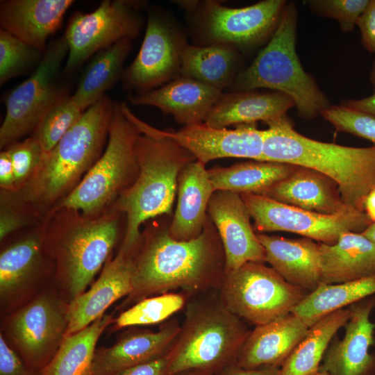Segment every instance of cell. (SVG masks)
I'll return each instance as SVG.
<instances>
[{
  "instance_id": "52",
  "label": "cell",
  "mask_w": 375,
  "mask_h": 375,
  "mask_svg": "<svg viewBox=\"0 0 375 375\" xmlns=\"http://www.w3.org/2000/svg\"><path fill=\"white\" fill-rule=\"evenodd\" d=\"M369 81L372 85L373 92H375V59L373 62V65L369 74Z\"/></svg>"
},
{
  "instance_id": "19",
  "label": "cell",
  "mask_w": 375,
  "mask_h": 375,
  "mask_svg": "<svg viewBox=\"0 0 375 375\" xmlns=\"http://www.w3.org/2000/svg\"><path fill=\"white\" fill-rule=\"evenodd\" d=\"M139 247L120 245L117 254L105 263L97 280L68 304L65 337L87 327L104 315L115 302L131 293L134 260Z\"/></svg>"
},
{
  "instance_id": "21",
  "label": "cell",
  "mask_w": 375,
  "mask_h": 375,
  "mask_svg": "<svg viewBox=\"0 0 375 375\" xmlns=\"http://www.w3.org/2000/svg\"><path fill=\"white\" fill-rule=\"evenodd\" d=\"M180 328L177 319L173 318L157 331L135 329L126 332L112 346L97 349L91 375H111L165 356Z\"/></svg>"
},
{
  "instance_id": "32",
  "label": "cell",
  "mask_w": 375,
  "mask_h": 375,
  "mask_svg": "<svg viewBox=\"0 0 375 375\" xmlns=\"http://www.w3.org/2000/svg\"><path fill=\"white\" fill-rule=\"evenodd\" d=\"M132 40L124 38L92 56L72 95L83 111L106 96V92L121 79Z\"/></svg>"
},
{
  "instance_id": "31",
  "label": "cell",
  "mask_w": 375,
  "mask_h": 375,
  "mask_svg": "<svg viewBox=\"0 0 375 375\" xmlns=\"http://www.w3.org/2000/svg\"><path fill=\"white\" fill-rule=\"evenodd\" d=\"M297 167L283 162L253 160L227 167H212L208 169V173L215 191L265 195Z\"/></svg>"
},
{
  "instance_id": "53",
  "label": "cell",
  "mask_w": 375,
  "mask_h": 375,
  "mask_svg": "<svg viewBox=\"0 0 375 375\" xmlns=\"http://www.w3.org/2000/svg\"><path fill=\"white\" fill-rule=\"evenodd\" d=\"M309 375H330L328 372L324 371L318 370L317 372Z\"/></svg>"
},
{
  "instance_id": "46",
  "label": "cell",
  "mask_w": 375,
  "mask_h": 375,
  "mask_svg": "<svg viewBox=\"0 0 375 375\" xmlns=\"http://www.w3.org/2000/svg\"><path fill=\"white\" fill-rule=\"evenodd\" d=\"M0 189L17 191L12 164L6 150L0 153Z\"/></svg>"
},
{
  "instance_id": "15",
  "label": "cell",
  "mask_w": 375,
  "mask_h": 375,
  "mask_svg": "<svg viewBox=\"0 0 375 375\" xmlns=\"http://www.w3.org/2000/svg\"><path fill=\"white\" fill-rule=\"evenodd\" d=\"M188 33L164 8L149 9L144 39L134 60L124 69L123 87L141 93L158 88L180 76L181 54Z\"/></svg>"
},
{
  "instance_id": "4",
  "label": "cell",
  "mask_w": 375,
  "mask_h": 375,
  "mask_svg": "<svg viewBox=\"0 0 375 375\" xmlns=\"http://www.w3.org/2000/svg\"><path fill=\"white\" fill-rule=\"evenodd\" d=\"M115 103L108 96L91 106L50 151L18 192L43 217L68 196L102 155Z\"/></svg>"
},
{
  "instance_id": "1",
  "label": "cell",
  "mask_w": 375,
  "mask_h": 375,
  "mask_svg": "<svg viewBox=\"0 0 375 375\" xmlns=\"http://www.w3.org/2000/svg\"><path fill=\"white\" fill-rule=\"evenodd\" d=\"M168 226L149 221L141 232L132 290L121 303L122 311L144 298L178 289L190 297L220 288L226 274L225 256L210 217L202 233L190 240L172 238Z\"/></svg>"
},
{
  "instance_id": "5",
  "label": "cell",
  "mask_w": 375,
  "mask_h": 375,
  "mask_svg": "<svg viewBox=\"0 0 375 375\" xmlns=\"http://www.w3.org/2000/svg\"><path fill=\"white\" fill-rule=\"evenodd\" d=\"M266 124L263 161L316 170L336 183L346 206L365 211V198L375 187V145L348 147L309 138L295 130L287 115Z\"/></svg>"
},
{
  "instance_id": "16",
  "label": "cell",
  "mask_w": 375,
  "mask_h": 375,
  "mask_svg": "<svg viewBox=\"0 0 375 375\" xmlns=\"http://www.w3.org/2000/svg\"><path fill=\"white\" fill-rule=\"evenodd\" d=\"M260 233L285 231L320 243L332 244L347 232H363L372 222L365 211L347 207L325 215L287 205L264 195L241 194Z\"/></svg>"
},
{
  "instance_id": "51",
  "label": "cell",
  "mask_w": 375,
  "mask_h": 375,
  "mask_svg": "<svg viewBox=\"0 0 375 375\" xmlns=\"http://www.w3.org/2000/svg\"><path fill=\"white\" fill-rule=\"evenodd\" d=\"M171 375H215L210 372L201 370H185Z\"/></svg>"
},
{
  "instance_id": "35",
  "label": "cell",
  "mask_w": 375,
  "mask_h": 375,
  "mask_svg": "<svg viewBox=\"0 0 375 375\" xmlns=\"http://www.w3.org/2000/svg\"><path fill=\"white\" fill-rule=\"evenodd\" d=\"M350 308L336 310L312 325L280 368V375H309L317 372L328 344L336 332L345 326Z\"/></svg>"
},
{
  "instance_id": "44",
  "label": "cell",
  "mask_w": 375,
  "mask_h": 375,
  "mask_svg": "<svg viewBox=\"0 0 375 375\" xmlns=\"http://www.w3.org/2000/svg\"><path fill=\"white\" fill-rule=\"evenodd\" d=\"M357 26L360 30L363 47L370 53H375V0L369 1Z\"/></svg>"
},
{
  "instance_id": "13",
  "label": "cell",
  "mask_w": 375,
  "mask_h": 375,
  "mask_svg": "<svg viewBox=\"0 0 375 375\" xmlns=\"http://www.w3.org/2000/svg\"><path fill=\"white\" fill-rule=\"evenodd\" d=\"M44 235L45 219L1 242V315L25 304L53 283L55 265L46 249Z\"/></svg>"
},
{
  "instance_id": "45",
  "label": "cell",
  "mask_w": 375,
  "mask_h": 375,
  "mask_svg": "<svg viewBox=\"0 0 375 375\" xmlns=\"http://www.w3.org/2000/svg\"><path fill=\"white\" fill-rule=\"evenodd\" d=\"M167 354L153 361L127 368L111 375H166Z\"/></svg>"
},
{
  "instance_id": "10",
  "label": "cell",
  "mask_w": 375,
  "mask_h": 375,
  "mask_svg": "<svg viewBox=\"0 0 375 375\" xmlns=\"http://www.w3.org/2000/svg\"><path fill=\"white\" fill-rule=\"evenodd\" d=\"M68 304L53 283L2 316L1 333L30 369L41 372L59 349L68 326Z\"/></svg>"
},
{
  "instance_id": "40",
  "label": "cell",
  "mask_w": 375,
  "mask_h": 375,
  "mask_svg": "<svg viewBox=\"0 0 375 375\" xmlns=\"http://www.w3.org/2000/svg\"><path fill=\"white\" fill-rule=\"evenodd\" d=\"M320 115L338 131L367 139L375 145V116L340 104H331Z\"/></svg>"
},
{
  "instance_id": "11",
  "label": "cell",
  "mask_w": 375,
  "mask_h": 375,
  "mask_svg": "<svg viewBox=\"0 0 375 375\" xmlns=\"http://www.w3.org/2000/svg\"><path fill=\"white\" fill-rule=\"evenodd\" d=\"M226 307L256 326L292 313L307 295L264 262H248L225 274L218 290Z\"/></svg>"
},
{
  "instance_id": "26",
  "label": "cell",
  "mask_w": 375,
  "mask_h": 375,
  "mask_svg": "<svg viewBox=\"0 0 375 375\" xmlns=\"http://www.w3.org/2000/svg\"><path fill=\"white\" fill-rule=\"evenodd\" d=\"M267 262L288 283L312 291L320 284L319 244L303 238L290 239L258 233Z\"/></svg>"
},
{
  "instance_id": "2",
  "label": "cell",
  "mask_w": 375,
  "mask_h": 375,
  "mask_svg": "<svg viewBox=\"0 0 375 375\" xmlns=\"http://www.w3.org/2000/svg\"><path fill=\"white\" fill-rule=\"evenodd\" d=\"M122 213L109 210L97 217L61 208L45 218L44 242L55 265L53 283L69 303L86 291L121 237Z\"/></svg>"
},
{
  "instance_id": "24",
  "label": "cell",
  "mask_w": 375,
  "mask_h": 375,
  "mask_svg": "<svg viewBox=\"0 0 375 375\" xmlns=\"http://www.w3.org/2000/svg\"><path fill=\"white\" fill-rule=\"evenodd\" d=\"M309 328L292 312L256 326L250 331L236 364L245 369L281 368Z\"/></svg>"
},
{
  "instance_id": "28",
  "label": "cell",
  "mask_w": 375,
  "mask_h": 375,
  "mask_svg": "<svg viewBox=\"0 0 375 375\" xmlns=\"http://www.w3.org/2000/svg\"><path fill=\"white\" fill-rule=\"evenodd\" d=\"M264 196L325 215H333L349 207L344 203L335 181L316 170L301 166L271 187Z\"/></svg>"
},
{
  "instance_id": "36",
  "label": "cell",
  "mask_w": 375,
  "mask_h": 375,
  "mask_svg": "<svg viewBox=\"0 0 375 375\" xmlns=\"http://www.w3.org/2000/svg\"><path fill=\"white\" fill-rule=\"evenodd\" d=\"M187 301L186 294L173 292L144 298L122 311L115 319L113 329L165 322L185 308Z\"/></svg>"
},
{
  "instance_id": "8",
  "label": "cell",
  "mask_w": 375,
  "mask_h": 375,
  "mask_svg": "<svg viewBox=\"0 0 375 375\" xmlns=\"http://www.w3.org/2000/svg\"><path fill=\"white\" fill-rule=\"evenodd\" d=\"M129 109L126 103H115L102 155L74 190L52 210L67 208L87 217H97L109 211L133 184L139 172L134 145L140 131L131 119Z\"/></svg>"
},
{
  "instance_id": "48",
  "label": "cell",
  "mask_w": 375,
  "mask_h": 375,
  "mask_svg": "<svg viewBox=\"0 0 375 375\" xmlns=\"http://www.w3.org/2000/svg\"><path fill=\"white\" fill-rule=\"evenodd\" d=\"M340 104L375 116V92L361 99H343Z\"/></svg>"
},
{
  "instance_id": "29",
  "label": "cell",
  "mask_w": 375,
  "mask_h": 375,
  "mask_svg": "<svg viewBox=\"0 0 375 375\" xmlns=\"http://www.w3.org/2000/svg\"><path fill=\"white\" fill-rule=\"evenodd\" d=\"M319 244L320 284L341 283L375 274V244L362 233H344L334 243Z\"/></svg>"
},
{
  "instance_id": "47",
  "label": "cell",
  "mask_w": 375,
  "mask_h": 375,
  "mask_svg": "<svg viewBox=\"0 0 375 375\" xmlns=\"http://www.w3.org/2000/svg\"><path fill=\"white\" fill-rule=\"evenodd\" d=\"M217 375H280V367L245 369L235 363L226 367Z\"/></svg>"
},
{
  "instance_id": "39",
  "label": "cell",
  "mask_w": 375,
  "mask_h": 375,
  "mask_svg": "<svg viewBox=\"0 0 375 375\" xmlns=\"http://www.w3.org/2000/svg\"><path fill=\"white\" fill-rule=\"evenodd\" d=\"M44 219L17 191L0 190L1 242L19 231L40 224Z\"/></svg>"
},
{
  "instance_id": "20",
  "label": "cell",
  "mask_w": 375,
  "mask_h": 375,
  "mask_svg": "<svg viewBox=\"0 0 375 375\" xmlns=\"http://www.w3.org/2000/svg\"><path fill=\"white\" fill-rule=\"evenodd\" d=\"M374 306V296L350 306L344 336L326 351L319 370L330 375H375V356L369 352L374 338L375 324L369 318Z\"/></svg>"
},
{
  "instance_id": "49",
  "label": "cell",
  "mask_w": 375,
  "mask_h": 375,
  "mask_svg": "<svg viewBox=\"0 0 375 375\" xmlns=\"http://www.w3.org/2000/svg\"><path fill=\"white\" fill-rule=\"evenodd\" d=\"M364 210L372 223H375V187L367 195L364 203Z\"/></svg>"
},
{
  "instance_id": "12",
  "label": "cell",
  "mask_w": 375,
  "mask_h": 375,
  "mask_svg": "<svg viewBox=\"0 0 375 375\" xmlns=\"http://www.w3.org/2000/svg\"><path fill=\"white\" fill-rule=\"evenodd\" d=\"M68 51L64 35L50 42L37 68L8 95L0 128L1 149L31 135L44 115L69 96L60 83Z\"/></svg>"
},
{
  "instance_id": "27",
  "label": "cell",
  "mask_w": 375,
  "mask_h": 375,
  "mask_svg": "<svg viewBox=\"0 0 375 375\" xmlns=\"http://www.w3.org/2000/svg\"><path fill=\"white\" fill-rule=\"evenodd\" d=\"M294 101L278 91L258 90L223 92L204 123L218 128L230 125L267 122L287 115Z\"/></svg>"
},
{
  "instance_id": "50",
  "label": "cell",
  "mask_w": 375,
  "mask_h": 375,
  "mask_svg": "<svg viewBox=\"0 0 375 375\" xmlns=\"http://www.w3.org/2000/svg\"><path fill=\"white\" fill-rule=\"evenodd\" d=\"M362 233L375 244V223H372Z\"/></svg>"
},
{
  "instance_id": "37",
  "label": "cell",
  "mask_w": 375,
  "mask_h": 375,
  "mask_svg": "<svg viewBox=\"0 0 375 375\" xmlns=\"http://www.w3.org/2000/svg\"><path fill=\"white\" fill-rule=\"evenodd\" d=\"M84 112L69 95L44 115L31 135L39 142L43 153L53 149Z\"/></svg>"
},
{
  "instance_id": "38",
  "label": "cell",
  "mask_w": 375,
  "mask_h": 375,
  "mask_svg": "<svg viewBox=\"0 0 375 375\" xmlns=\"http://www.w3.org/2000/svg\"><path fill=\"white\" fill-rule=\"evenodd\" d=\"M44 52L0 30V85L35 69Z\"/></svg>"
},
{
  "instance_id": "30",
  "label": "cell",
  "mask_w": 375,
  "mask_h": 375,
  "mask_svg": "<svg viewBox=\"0 0 375 375\" xmlns=\"http://www.w3.org/2000/svg\"><path fill=\"white\" fill-rule=\"evenodd\" d=\"M241 53L228 45L188 43L181 54L180 75L224 92L242 71Z\"/></svg>"
},
{
  "instance_id": "6",
  "label": "cell",
  "mask_w": 375,
  "mask_h": 375,
  "mask_svg": "<svg viewBox=\"0 0 375 375\" xmlns=\"http://www.w3.org/2000/svg\"><path fill=\"white\" fill-rule=\"evenodd\" d=\"M250 333L218 290L189 297L179 333L167 353L166 375L201 370L217 375L236 363Z\"/></svg>"
},
{
  "instance_id": "18",
  "label": "cell",
  "mask_w": 375,
  "mask_h": 375,
  "mask_svg": "<svg viewBox=\"0 0 375 375\" xmlns=\"http://www.w3.org/2000/svg\"><path fill=\"white\" fill-rule=\"evenodd\" d=\"M161 132L205 165L225 158L263 161L264 130L258 129L256 123L238 124L233 129H228L214 128L203 122L185 126L176 131Z\"/></svg>"
},
{
  "instance_id": "25",
  "label": "cell",
  "mask_w": 375,
  "mask_h": 375,
  "mask_svg": "<svg viewBox=\"0 0 375 375\" xmlns=\"http://www.w3.org/2000/svg\"><path fill=\"white\" fill-rule=\"evenodd\" d=\"M205 166L195 160L179 173L177 205L168 226L169 235L176 240L196 238L204 228L208 203L215 192Z\"/></svg>"
},
{
  "instance_id": "7",
  "label": "cell",
  "mask_w": 375,
  "mask_h": 375,
  "mask_svg": "<svg viewBox=\"0 0 375 375\" xmlns=\"http://www.w3.org/2000/svg\"><path fill=\"white\" fill-rule=\"evenodd\" d=\"M297 22L296 5L288 2L269 40L227 92L267 88L282 92L294 101L299 116L305 119H312L328 108L329 99L304 70L298 56Z\"/></svg>"
},
{
  "instance_id": "3",
  "label": "cell",
  "mask_w": 375,
  "mask_h": 375,
  "mask_svg": "<svg viewBox=\"0 0 375 375\" xmlns=\"http://www.w3.org/2000/svg\"><path fill=\"white\" fill-rule=\"evenodd\" d=\"M129 115L140 131L134 145L139 172L133 184L118 198L110 210L122 213L126 217L121 244L137 247L140 243L142 224L158 216L172 215L179 173L196 158L186 149L165 136L161 130L138 118L131 110Z\"/></svg>"
},
{
  "instance_id": "14",
  "label": "cell",
  "mask_w": 375,
  "mask_h": 375,
  "mask_svg": "<svg viewBox=\"0 0 375 375\" xmlns=\"http://www.w3.org/2000/svg\"><path fill=\"white\" fill-rule=\"evenodd\" d=\"M142 1L103 0L90 12L78 11L65 33L69 51L62 74L70 76L90 58L124 39H135L144 25Z\"/></svg>"
},
{
  "instance_id": "34",
  "label": "cell",
  "mask_w": 375,
  "mask_h": 375,
  "mask_svg": "<svg viewBox=\"0 0 375 375\" xmlns=\"http://www.w3.org/2000/svg\"><path fill=\"white\" fill-rule=\"evenodd\" d=\"M374 294L375 274L341 283L319 284L292 312L310 327L324 317Z\"/></svg>"
},
{
  "instance_id": "33",
  "label": "cell",
  "mask_w": 375,
  "mask_h": 375,
  "mask_svg": "<svg viewBox=\"0 0 375 375\" xmlns=\"http://www.w3.org/2000/svg\"><path fill=\"white\" fill-rule=\"evenodd\" d=\"M112 315H103L83 329L66 336L40 375H91L97 343L113 324Z\"/></svg>"
},
{
  "instance_id": "9",
  "label": "cell",
  "mask_w": 375,
  "mask_h": 375,
  "mask_svg": "<svg viewBox=\"0 0 375 375\" xmlns=\"http://www.w3.org/2000/svg\"><path fill=\"white\" fill-rule=\"evenodd\" d=\"M288 2L263 0L245 7L231 8L215 0L175 1L187 15V30L192 44L228 45L241 53L269 40Z\"/></svg>"
},
{
  "instance_id": "42",
  "label": "cell",
  "mask_w": 375,
  "mask_h": 375,
  "mask_svg": "<svg viewBox=\"0 0 375 375\" xmlns=\"http://www.w3.org/2000/svg\"><path fill=\"white\" fill-rule=\"evenodd\" d=\"M8 153L15 178L16 190H20L38 169L43 151L39 142L32 135L14 142L4 149Z\"/></svg>"
},
{
  "instance_id": "23",
  "label": "cell",
  "mask_w": 375,
  "mask_h": 375,
  "mask_svg": "<svg viewBox=\"0 0 375 375\" xmlns=\"http://www.w3.org/2000/svg\"><path fill=\"white\" fill-rule=\"evenodd\" d=\"M72 0H3L1 29L44 52L49 38L61 26Z\"/></svg>"
},
{
  "instance_id": "41",
  "label": "cell",
  "mask_w": 375,
  "mask_h": 375,
  "mask_svg": "<svg viewBox=\"0 0 375 375\" xmlns=\"http://www.w3.org/2000/svg\"><path fill=\"white\" fill-rule=\"evenodd\" d=\"M369 0H308L306 3L315 15L335 19L342 32L352 31Z\"/></svg>"
},
{
  "instance_id": "43",
  "label": "cell",
  "mask_w": 375,
  "mask_h": 375,
  "mask_svg": "<svg viewBox=\"0 0 375 375\" xmlns=\"http://www.w3.org/2000/svg\"><path fill=\"white\" fill-rule=\"evenodd\" d=\"M0 375H40L30 369L0 333Z\"/></svg>"
},
{
  "instance_id": "17",
  "label": "cell",
  "mask_w": 375,
  "mask_h": 375,
  "mask_svg": "<svg viewBox=\"0 0 375 375\" xmlns=\"http://www.w3.org/2000/svg\"><path fill=\"white\" fill-rule=\"evenodd\" d=\"M208 215L220 238L226 274L248 262H265V251L250 222L251 216L240 194L218 190L212 194Z\"/></svg>"
},
{
  "instance_id": "22",
  "label": "cell",
  "mask_w": 375,
  "mask_h": 375,
  "mask_svg": "<svg viewBox=\"0 0 375 375\" xmlns=\"http://www.w3.org/2000/svg\"><path fill=\"white\" fill-rule=\"evenodd\" d=\"M224 92L195 79L180 75L166 84L128 95L133 105L150 106L185 126L203 123Z\"/></svg>"
}]
</instances>
